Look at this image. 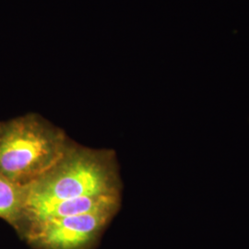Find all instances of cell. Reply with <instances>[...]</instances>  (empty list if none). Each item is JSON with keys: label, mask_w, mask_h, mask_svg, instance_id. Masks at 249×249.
<instances>
[{"label": "cell", "mask_w": 249, "mask_h": 249, "mask_svg": "<svg viewBox=\"0 0 249 249\" xmlns=\"http://www.w3.org/2000/svg\"><path fill=\"white\" fill-rule=\"evenodd\" d=\"M120 195H101L67 199L53 204L28 208L22 211L17 229L22 230L28 225L41 221L62 218L79 214L115 212L120 206Z\"/></svg>", "instance_id": "cell-4"}, {"label": "cell", "mask_w": 249, "mask_h": 249, "mask_svg": "<svg viewBox=\"0 0 249 249\" xmlns=\"http://www.w3.org/2000/svg\"><path fill=\"white\" fill-rule=\"evenodd\" d=\"M70 144L61 129L36 115L0 122V172L24 187L51 169Z\"/></svg>", "instance_id": "cell-2"}, {"label": "cell", "mask_w": 249, "mask_h": 249, "mask_svg": "<svg viewBox=\"0 0 249 249\" xmlns=\"http://www.w3.org/2000/svg\"><path fill=\"white\" fill-rule=\"evenodd\" d=\"M24 206V187L0 172V218L17 227Z\"/></svg>", "instance_id": "cell-5"}, {"label": "cell", "mask_w": 249, "mask_h": 249, "mask_svg": "<svg viewBox=\"0 0 249 249\" xmlns=\"http://www.w3.org/2000/svg\"><path fill=\"white\" fill-rule=\"evenodd\" d=\"M120 189L113 152L71 143L51 169L24 186L23 210L83 196L120 195Z\"/></svg>", "instance_id": "cell-1"}, {"label": "cell", "mask_w": 249, "mask_h": 249, "mask_svg": "<svg viewBox=\"0 0 249 249\" xmlns=\"http://www.w3.org/2000/svg\"><path fill=\"white\" fill-rule=\"evenodd\" d=\"M115 213L99 212L49 219L30 224L21 231L36 249H87Z\"/></svg>", "instance_id": "cell-3"}]
</instances>
